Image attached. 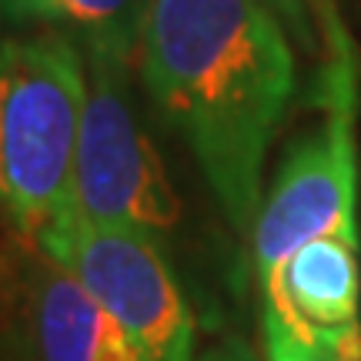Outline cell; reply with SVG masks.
Here are the masks:
<instances>
[{
    "label": "cell",
    "mask_w": 361,
    "mask_h": 361,
    "mask_svg": "<svg viewBox=\"0 0 361 361\" xmlns=\"http://www.w3.org/2000/svg\"><path fill=\"white\" fill-rule=\"evenodd\" d=\"M258 288L268 361H361L358 241L314 238Z\"/></svg>",
    "instance_id": "cell-7"
},
{
    "label": "cell",
    "mask_w": 361,
    "mask_h": 361,
    "mask_svg": "<svg viewBox=\"0 0 361 361\" xmlns=\"http://www.w3.org/2000/svg\"><path fill=\"white\" fill-rule=\"evenodd\" d=\"M54 261L124 328L144 361H197L191 305L154 238L80 221Z\"/></svg>",
    "instance_id": "cell-6"
},
{
    "label": "cell",
    "mask_w": 361,
    "mask_h": 361,
    "mask_svg": "<svg viewBox=\"0 0 361 361\" xmlns=\"http://www.w3.org/2000/svg\"><path fill=\"white\" fill-rule=\"evenodd\" d=\"M134 64L224 218L251 231L264 157L298 84L284 24L261 0H151Z\"/></svg>",
    "instance_id": "cell-1"
},
{
    "label": "cell",
    "mask_w": 361,
    "mask_h": 361,
    "mask_svg": "<svg viewBox=\"0 0 361 361\" xmlns=\"http://www.w3.org/2000/svg\"><path fill=\"white\" fill-rule=\"evenodd\" d=\"M324 121L305 134L281 161V171L264 194L255 218V268L264 281L274 268L314 238L358 241V154H355V111L358 87L318 94Z\"/></svg>",
    "instance_id": "cell-4"
},
{
    "label": "cell",
    "mask_w": 361,
    "mask_h": 361,
    "mask_svg": "<svg viewBox=\"0 0 361 361\" xmlns=\"http://www.w3.org/2000/svg\"><path fill=\"white\" fill-rule=\"evenodd\" d=\"M197 361H258L255 358V351L247 341H241L238 335H221L218 341H211Z\"/></svg>",
    "instance_id": "cell-11"
},
{
    "label": "cell",
    "mask_w": 361,
    "mask_h": 361,
    "mask_svg": "<svg viewBox=\"0 0 361 361\" xmlns=\"http://www.w3.org/2000/svg\"><path fill=\"white\" fill-rule=\"evenodd\" d=\"M147 7L151 0H51V20L71 27L84 54L134 64Z\"/></svg>",
    "instance_id": "cell-8"
},
{
    "label": "cell",
    "mask_w": 361,
    "mask_h": 361,
    "mask_svg": "<svg viewBox=\"0 0 361 361\" xmlns=\"http://www.w3.org/2000/svg\"><path fill=\"white\" fill-rule=\"evenodd\" d=\"M0 341L17 361H144L61 261L7 231H0Z\"/></svg>",
    "instance_id": "cell-5"
},
{
    "label": "cell",
    "mask_w": 361,
    "mask_h": 361,
    "mask_svg": "<svg viewBox=\"0 0 361 361\" xmlns=\"http://www.w3.org/2000/svg\"><path fill=\"white\" fill-rule=\"evenodd\" d=\"M261 4L284 24L288 37L295 40V47H301L311 57L322 54L318 24H314V13H311V0H261Z\"/></svg>",
    "instance_id": "cell-10"
},
{
    "label": "cell",
    "mask_w": 361,
    "mask_h": 361,
    "mask_svg": "<svg viewBox=\"0 0 361 361\" xmlns=\"http://www.w3.org/2000/svg\"><path fill=\"white\" fill-rule=\"evenodd\" d=\"M84 57L87 101L74 164L78 214L84 224L137 231L161 241L178 228L180 204L130 97V61L101 54Z\"/></svg>",
    "instance_id": "cell-3"
},
{
    "label": "cell",
    "mask_w": 361,
    "mask_h": 361,
    "mask_svg": "<svg viewBox=\"0 0 361 361\" xmlns=\"http://www.w3.org/2000/svg\"><path fill=\"white\" fill-rule=\"evenodd\" d=\"M87 57L64 34L0 40V231L57 255L78 231Z\"/></svg>",
    "instance_id": "cell-2"
},
{
    "label": "cell",
    "mask_w": 361,
    "mask_h": 361,
    "mask_svg": "<svg viewBox=\"0 0 361 361\" xmlns=\"http://www.w3.org/2000/svg\"><path fill=\"white\" fill-rule=\"evenodd\" d=\"M311 13H314L318 44H322L318 87H335V84H345V80H358L361 78L358 47H355L348 27H345L341 13H338V4L335 0H311Z\"/></svg>",
    "instance_id": "cell-9"
},
{
    "label": "cell",
    "mask_w": 361,
    "mask_h": 361,
    "mask_svg": "<svg viewBox=\"0 0 361 361\" xmlns=\"http://www.w3.org/2000/svg\"><path fill=\"white\" fill-rule=\"evenodd\" d=\"M0 13L11 20H51V0H0Z\"/></svg>",
    "instance_id": "cell-12"
}]
</instances>
